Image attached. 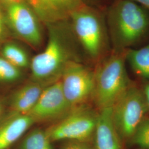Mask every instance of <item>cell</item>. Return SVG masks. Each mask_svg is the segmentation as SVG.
<instances>
[{
	"mask_svg": "<svg viewBox=\"0 0 149 149\" xmlns=\"http://www.w3.org/2000/svg\"><path fill=\"white\" fill-rule=\"evenodd\" d=\"M107 26L114 50H122L149 33V12L130 0H116L108 9Z\"/></svg>",
	"mask_w": 149,
	"mask_h": 149,
	"instance_id": "6da1fadb",
	"label": "cell"
},
{
	"mask_svg": "<svg viewBox=\"0 0 149 149\" xmlns=\"http://www.w3.org/2000/svg\"><path fill=\"white\" fill-rule=\"evenodd\" d=\"M127 50H113L94 73L93 98L100 110L111 108L133 85L125 66Z\"/></svg>",
	"mask_w": 149,
	"mask_h": 149,
	"instance_id": "7a4b0ae2",
	"label": "cell"
},
{
	"mask_svg": "<svg viewBox=\"0 0 149 149\" xmlns=\"http://www.w3.org/2000/svg\"><path fill=\"white\" fill-rule=\"evenodd\" d=\"M60 22L48 24L49 38L44 50L31 62L33 81L49 85L60 79L71 59L66 42V29Z\"/></svg>",
	"mask_w": 149,
	"mask_h": 149,
	"instance_id": "3957f363",
	"label": "cell"
},
{
	"mask_svg": "<svg viewBox=\"0 0 149 149\" xmlns=\"http://www.w3.org/2000/svg\"><path fill=\"white\" fill-rule=\"evenodd\" d=\"M72 29L86 53L96 59L101 54L109 37L107 26L101 15L82 5L70 17Z\"/></svg>",
	"mask_w": 149,
	"mask_h": 149,
	"instance_id": "277c9868",
	"label": "cell"
},
{
	"mask_svg": "<svg viewBox=\"0 0 149 149\" xmlns=\"http://www.w3.org/2000/svg\"><path fill=\"white\" fill-rule=\"evenodd\" d=\"M148 112L143 90L132 86L111 107L112 121L122 140L130 141Z\"/></svg>",
	"mask_w": 149,
	"mask_h": 149,
	"instance_id": "5b68a950",
	"label": "cell"
},
{
	"mask_svg": "<svg viewBox=\"0 0 149 149\" xmlns=\"http://www.w3.org/2000/svg\"><path fill=\"white\" fill-rule=\"evenodd\" d=\"M97 115L84 107L75 108L45 131L52 142L69 140L88 143L94 136Z\"/></svg>",
	"mask_w": 149,
	"mask_h": 149,
	"instance_id": "8992f818",
	"label": "cell"
},
{
	"mask_svg": "<svg viewBox=\"0 0 149 149\" xmlns=\"http://www.w3.org/2000/svg\"><path fill=\"white\" fill-rule=\"evenodd\" d=\"M60 80L64 96L72 109L83 106L90 98H93L95 74L80 63L70 61Z\"/></svg>",
	"mask_w": 149,
	"mask_h": 149,
	"instance_id": "52a82bcc",
	"label": "cell"
},
{
	"mask_svg": "<svg viewBox=\"0 0 149 149\" xmlns=\"http://www.w3.org/2000/svg\"><path fill=\"white\" fill-rule=\"evenodd\" d=\"M6 21L17 37L33 47L40 45L42 34L39 19L24 1L4 3Z\"/></svg>",
	"mask_w": 149,
	"mask_h": 149,
	"instance_id": "ba28073f",
	"label": "cell"
},
{
	"mask_svg": "<svg viewBox=\"0 0 149 149\" xmlns=\"http://www.w3.org/2000/svg\"><path fill=\"white\" fill-rule=\"evenodd\" d=\"M72 109L64 96L59 79L44 88L28 114L35 122H44L63 117Z\"/></svg>",
	"mask_w": 149,
	"mask_h": 149,
	"instance_id": "9c48e42d",
	"label": "cell"
},
{
	"mask_svg": "<svg viewBox=\"0 0 149 149\" xmlns=\"http://www.w3.org/2000/svg\"><path fill=\"white\" fill-rule=\"evenodd\" d=\"M47 25L64 22L83 5V0H24Z\"/></svg>",
	"mask_w": 149,
	"mask_h": 149,
	"instance_id": "30bf717a",
	"label": "cell"
},
{
	"mask_svg": "<svg viewBox=\"0 0 149 149\" xmlns=\"http://www.w3.org/2000/svg\"><path fill=\"white\" fill-rule=\"evenodd\" d=\"M95 149H123V140L112 121L111 108L100 110L94 133Z\"/></svg>",
	"mask_w": 149,
	"mask_h": 149,
	"instance_id": "8fae6325",
	"label": "cell"
},
{
	"mask_svg": "<svg viewBox=\"0 0 149 149\" xmlns=\"http://www.w3.org/2000/svg\"><path fill=\"white\" fill-rule=\"evenodd\" d=\"M29 114H13L0 126V149H8L35 123Z\"/></svg>",
	"mask_w": 149,
	"mask_h": 149,
	"instance_id": "7c38bea8",
	"label": "cell"
},
{
	"mask_svg": "<svg viewBox=\"0 0 149 149\" xmlns=\"http://www.w3.org/2000/svg\"><path fill=\"white\" fill-rule=\"evenodd\" d=\"M47 86L33 81L23 86L13 97L12 101L13 114H28L35 106Z\"/></svg>",
	"mask_w": 149,
	"mask_h": 149,
	"instance_id": "4fadbf2b",
	"label": "cell"
},
{
	"mask_svg": "<svg viewBox=\"0 0 149 149\" xmlns=\"http://www.w3.org/2000/svg\"><path fill=\"white\" fill-rule=\"evenodd\" d=\"M126 59L135 74L149 80V43L138 49H128Z\"/></svg>",
	"mask_w": 149,
	"mask_h": 149,
	"instance_id": "5bb4252c",
	"label": "cell"
},
{
	"mask_svg": "<svg viewBox=\"0 0 149 149\" xmlns=\"http://www.w3.org/2000/svg\"><path fill=\"white\" fill-rule=\"evenodd\" d=\"M52 143L45 130L36 129L23 139L19 149H53Z\"/></svg>",
	"mask_w": 149,
	"mask_h": 149,
	"instance_id": "9a60e30c",
	"label": "cell"
},
{
	"mask_svg": "<svg viewBox=\"0 0 149 149\" xmlns=\"http://www.w3.org/2000/svg\"><path fill=\"white\" fill-rule=\"evenodd\" d=\"M3 58L18 69L27 68L29 64L27 53L15 44H6L2 50Z\"/></svg>",
	"mask_w": 149,
	"mask_h": 149,
	"instance_id": "2e32d148",
	"label": "cell"
},
{
	"mask_svg": "<svg viewBox=\"0 0 149 149\" xmlns=\"http://www.w3.org/2000/svg\"><path fill=\"white\" fill-rule=\"evenodd\" d=\"M129 142L141 149H149V117L140 123Z\"/></svg>",
	"mask_w": 149,
	"mask_h": 149,
	"instance_id": "e0dca14e",
	"label": "cell"
},
{
	"mask_svg": "<svg viewBox=\"0 0 149 149\" xmlns=\"http://www.w3.org/2000/svg\"><path fill=\"white\" fill-rule=\"evenodd\" d=\"M20 76L21 72L18 68L4 58L0 57V81L11 82L17 80Z\"/></svg>",
	"mask_w": 149,
	"mask_h": 149,
	"instance_id": "ac0fdd59",
	"label": "cell"
},
{
	"mask_svg": "<svg viewBox=\"0 0 149 149\" xmlns=\"http://www.w3.org/2000/svg\"><path fill=\"white\" fill-rule=\"evenodd\" d=\"M62 149H95V148L91 146L87 142L70 141L68 143L64 145Z\"/></svg>",
	"mask_w": 149,
	"mask_h": 149,
	"instance_id": "d6986e66",
	"label": "cell"
},
{
	"mask_svg": "<svg viewBox=\"0 0 149 149\" xmlns=\"http://www.w3.org/2000/svg\"><path fill=\"white\" fill-rule=\"evenodd\" d=\"M7 33V29L6 27L5 21L4 17L0 11V40L5 37Z\"/></svg>",
	"mask_w": 149,
	"mask_h": 149,
	"instance_id": "ffe728a7",
	"label": "cell"
},
{
	"mask_svg": "<svg viewBox=\"0 0 149 149\" xmlns=\"http://www.w3.org/2000/svg\"><path fill=\"white\" fill-rule=\"evenodd\" d=\"M144 7L145 10L149 12V0H130Z\"/></svg>",
	"mask_w": 149,
	"mask_h": 149,
	"instance_id": "44dd1931",
	"label": "cell"
},
{
	"mask_svg": "<svg viewBox=\"0 0 149 149\" xmlns=\"http://www.w3.org/2000/svg\"><path fill=\"white\" fill-rule=\"evenodd\" d=\"M142 90L143 92L146 101L147 103L149 111V83L144 86V89Z\"/></svg>",
	"mask_w": 149,
	"mask_h": 149,
	"instance_id": "7402d4cb",
	"label": "cell"
},
{
	"mask_svg": "<svg viewBox=\"0 0 149 149\" xmlns=\"http://www.w3.org/2000/svg\"><path fill=\"white\" fill-rule=\"evenodd\" d=\"M24 0H0V2H3L4 3L11 2H17V1H21Z\"/></svg>",
	"mask_w": 149,
	"mask_h": 149,
	"instance_id": "603a6c76",
	"label": "cell"
},
{
	"mask_svg": "<svg viewBox=\"0 0 149 149\" xmlns=\"http://www.w3.org/2000/svg\"><path fill=\"white\" fill-rule=\"evenodd\" d=\"M0 111H1V107H0Z\"/></svg>",
	"mask_w": 149,
	"mask_h": 149,
	"instance_id": "cb8c5ba5",
	"label": "cell"
}]
</instances>
